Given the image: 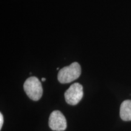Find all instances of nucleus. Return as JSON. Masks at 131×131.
<instances>
[{"mask_svg": "<svg viewBox=\"0 0 131 131\" xmlns=\"http://www.w3.org/2000/svg\"><path fill=\"white\" fill-rule=\"evenodd\" d=\"M81 73V66L77 62L72 63L69 66L62 68L59 71L58 80L62 84L69 83L80 77Z\"/></svg>", "mask_w": 131, "mask_h": 131, "instance_id": "nucleus-1", "label": "nucleus"}, {"mask_svg": "<svg viewBox=\"0 0 131 131\" xmlns=\"http://www.w3.org/2000/svg\"><path fill=\"white\" fill-rule=\"evenodd\" d=\"M24 90L32 100H39L42 95L41 83L35 77H31L26 80L24 84Z\"/></svg>", "mask_w": 131, "mask_h": 131, "instance_id": "nucleus-2", "label": "nucleus"}, {"mask_svg": "<svg viewBox=\"0 0 131 131\" xmlns=\"http://www.w3.org/2000/svg\"><path fill=\"white\" fill-rule=\"evenodd\" d=\"M83 96V88L81 84L75 83L72 84L65 92L66 101L70 105H76L81 100Z\"/></svg>", "mask_w": 131, "mask_h": 131, "instance_id": "nucleus-3", "label": "nucleus"}, {"mask_svg": "<svg viewBox=\"0 0 131 131\" xmlns=\"http://www.w3.org/2000/svg\"><path fill=\"white\" fill-rule=\"evenodd\" d=\"M49 125L53 130L64 131L67 128L66 119L60 111H54L49 117Z\"/></svg>", "mask_w": 131, "mask_h": 131, "instance_id": "nucleus-4", "label": "nucleus"}, {"mask_svg": "<svg viewBox=\"0 0 131 131\" xmlns=\"http://www.w3.org/2000/svg\"><path fill=\"white\" fill-rule=\"evenodd\" d=\"M119 115L123 120L131 121V100H127L122 103Z\"/></svg>", "mask_w": 131, "mask_h": 131, "instance_id": "nucleus-5", "label": "nucleus"}, {"mask_svg": "<svg viewBox=\"0 0 131 131\" xmlns=\"http://www.w3.org/2000/svg\"><path fill=\"white\" fill-rule=\"evenodd\" d=\"M3 123H4V119H3V114H0V129H1L3 126Z\"/></svg>", "mask_w": 131, "mask_h": 131, "instance_id": "nucleus-6", "label": "nucleus"}, {"mask_svg": "<svg viewBox=\"0 0 131 131\" xmlns=\"http://www.w3.org/2000/svg\"><path fill=\"white\" fill-rule=\"evenodd\" d=\"M41 80H42V81H45V80H46V78H42V79H41Z\"/></svg>", "mask_w": 131, "mask_h": 131, "instance_id": "nucleus-7", "label": "nucleus"}]
</instances>
